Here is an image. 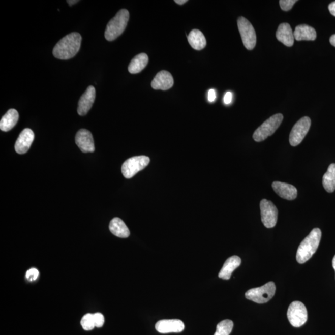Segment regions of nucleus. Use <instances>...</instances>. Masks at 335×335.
I'll list each match as a JSON object with an SVG mask.
<instances>
[{
  "label": "nucleus",
  "mask_w": 335,
  "mask_h": 335,
  "mask_svg": "<svg viewBox=\"0 0 335 335\" xmlns=\"http://www.w3.org/2000/svg\"><path fill=\"white\" fill-rule=\"evenodd\" d=\"M81 40L82 38L78 33H72L65 36L53 48V56L60 60L74 57L80 49Z\"/></svg>",
  "instance_id": "1"
},
{
  "label": "nucleus",
  "mask_w": 335,
  "mask_h": 335,
  "mask_svg": "<svg viewBox=\"0 0 335 335\" xmlns=\"http://www.w3.org/2000/svg\"><path fill=\"white\" fill-rule=\"evenodd\" d=\"M321 238H322L321 230L315 228L301 242L296 255V260L298 263H305L312 258L319 246Z\"/></svg>",
  "instance_id": "2"
},
{
  "label": "nucleus",
  "mask_w": 335,
  "mask_h": 335,
  "mask_svg": "<svg viewBox=\"0 0 335 335\" xmlns=\"http://www.w3.org/2000/svg\"><path fill=\"white\" fill-rule=\"evenodd\" d=\"M129 19V11L120 10L113 18L108 22L105 36L107 41H112L116 39L125 32Z\"/></svg>",
  "instance_id": "3"
},
{
  "label": "nucleus",
  "mask_w": 335,
  "mask_h": 335,
  "mask_svg": "<svg viewBox=\"0 0 335 335\" xmlns=\"http://www.w3.org/2000/svg\"><path fill=\"white\" fill-rule=\"evenodd\" d=\"M283 118L282 114H277L269 117L255 131L253 136V139L260 142L272 136L283 122Z\"/></svg>",
  "instance_id": "4"
},
{
  "label": "nucleus",
  "mask_w": 335,
  "mask_h": 335,
  "mask_svg": "<svg viewBox=\"0 0 335 335\" xmlns=\"http://www.w3.org/2000/svg\"><path fill=\"white\" fill-rule=\"evenodd\" d=\"M275 292V284L269 282L260 288L249 290L246 293V297L256 303H264L269 302L274 297Z\"/></svg>",
  "instance_id": "5"
},
{
  "label": "nucleus",
  "mask_w": 335,
  "mask_h": 335,
  "mask_svg": "<svg viewBox=\"0 0 335 335\" xmlns=\"http://www.w3.org/2000/svg\"><path fill=\"white\" fill-rule=\"evenodd\" d=\"M237 24L245 47L248 50H253L257 44V35L254 27L244 17L238 19Z\"/></svg>",
  "instance_id": "6"
},
{
  "label": "nucleus",
  "mask_w": 335,
  "mask_h": 335,
  "mask_svg": "<svg viewBox=\"0 0 335 335\" xmlns=\"http://www.w3.org/2000/svg\"><path fill=\"white\" fill-rule=\"evenodd\" d=\"M150 163V159L146 156H136L127 160L122 166V173L126 178L130 179L144 169Z\"/></svg>",
  "instance_id": "7"
},
{
  "label": "nucleus",
  "mask_w": 335,
  "mask_h": 335,
  "mask_svg": "<svg viewBox=\"0 0 335 335\" xmlns=\"http://www.w3.org/2000/svg\"><path fill=\"white\" fill-rule=\"evenodd\" d=\"M287 315L290 323L294 327H300L305 324L308 319L306 306L299 301H294L291 303Z\"/></svg>",
  "instance_id": "8"
},
{
  "label": "nucleus",
  "mask_w": 335,
  "mask_h": 335,
  "mask_svg": "<svg viewBox=\"0 0 335 335\" xmlns=\"http://www.w3.org/2000/svg\"><path fill=\"white\" fill-rule=\"evenodd\" d=\"M311 126V120L309 117H303L295 124L290 134L289 142L292 147H296L302 142L308 134Z\"/></svg>",
  "instance_id": "9"
},
{
  "label": "nucleus",
  "mask_w": 335,
  "mask_h": 335,
  "mask_svg": "<svg viewBox=\"0 0 335 335\" xmlns=\"http://www.w3.org/2000/svg\"><path fill=\"white\" fill-rule=\"evenodd\" d=\"M261 221L266 228H273L277 225L278 210L271 201L263 199L260 202Z\"/></svg>",
  "instance_id": "10"
},
{
  "label": "nucleus",
  "mask_w": 335,
  "mask_h": 335,
  "mask_svg": "<svg viewBox=\"0 0 335 335\" xmlns=\"http://www.w3.org/2000/svg\"><path fill=\"white\" fill-rule=\"evenodd\" d=\"M75 142L83 153L94 152L95 150L94 137L91 132L86 129H81L77 132Z\"/></svg>",
  "instance_id": "11"
},
{
  "label": "nucleus",
  "mask_w": 335,
  "mask_h": 335,
  "mask_svg": "<svg viewBox=\"0 0 335 335\" xmlns=\"http://www.w3.org/2000/svg\"><path fill=\"white\" fill-rule=\"evenodd\" d=\"M156 329L160 333H180L184 330L185 324L178 319L162 320L156 323Z\"/></svg>",
  "instance_id": "12"
},
{
  "label": "nucleus",
  "mask_w": 335,
  "mask_h": 335,
  "mask_svg": "<svg viewBox=\"0 0 335 335\" xmlns=\"http://www.w3.org/2000/svg\"><path fill=\"white\" fill-rule=\"evenodd\" d=\"M96 98V90L94 86H89L79 100L77 112L79 115H85L92 108Z\"/></svg>",
  "instance_id": "13"
},
{
  "label": "nucleus",
  "mask_w": 335,
  "mask_h": 335,
  "mask_svg": "<svg viewBox=\"0 0 335 335\" xmlns=\"http://www.w3.org/2000/svg\"><path fill=\"white\" fill-rule=\"evenodd\" d=\"M34 139H35V134L32 129H24L19 134L15 143V148L17 153L26 154L32 146Z\"/></svg>",
  "instance_id": "14"
},
{
  "label": "nucleus",
  "mask_w": 335,
  "mask_h": 335,
  "mask_svg": "<svg viewBox=\"0 0 335 335\" xmlns=\"http://www.w3.org/2000/svg\"><path fill=\"white\" fill-rule=\"evenodd\" d=\"M174 80L170 72L162 70L158 73L152 80L151 85L154 89H161L163 91L170 89L173 86Z\"/></svg>",
  "instance_id": "15"
},
{
  "label": "nucleus",
  "mask_w": 335,
  "mask_h": 335,
  "mask_svg": "<svg viewBox=\"0 0 335 335\" xmlns=\"http://www.w3.org/2000/svg\"><path fill=\"white\" fill-rule=\"evenodd\" d=\"M272 187L276 193L278 194L281 198L289 201L297 198V190L293 185L280 181H275L273 182Z\"/></svg>",
  "instance_id": "16"
},
{
  "label": "nucleus",
  "mask_w": 335,
  "mask_h": 335,
  "mask_svg": "<svg viewBox=\"0 0 335 335\" xmlns=\"http://www.w3.org/2000/svg\"><path fill=\"white\" fill-rule=\"evenodd\" d=\"M277 38L286 46L291 47L294 43V33L288 23H282L278 27Z\"/></svg>",
  "instance_id": "17"
},
{
  "label": "nucleus",
  "mask_w": 335,
  "mask_h": 335,
  "mask_svg": "<svg viewBox=\"0 0 335 335\" xmlns=\"http://www.w3.org/2000/svg\"><path fill=\"white\" fill-rule=\"evenodd\" d=\"M241 263V259L237 256H233V257L228 258L219 272V277L222 280H229L232 272L240 266Z\"/></svg>",
  "instance_id": "18"
},
{
  "label": "nucleus",
  "mask_w": 335,
  "mask_h": 335,
  "mask_svg": "<svg viewBox=\"0 0 335 335\" xmlns=\"http://www.w3.org/2000/svg\"><path fill=\"white\" fill-rule=\"evenodd\" d=\"M294 39L297 41H314L317 38L316 31L307 24L299 25L295 27Z\"/></svg>",
  "instance_id": "19"
},
{
  "label": "nucleus",
  "mask_w": 335,
  "mask_h": 335,
  "mask_svg": "<svg viewBox=\"0 0 335 335\" xmlns=\"http://www.w3.org/2000/svg\"><path fill=\"white\" fill-rule=\"evenodd\" d=\"M18 119V112L15 109H11L2 118L0 129L4 132L10 131L16 125Z\"/></svg>",
  "instance_id": "20"
},
{
  "label": "nucleus",
  "mask_w": 335,
  "mask_h": 335,
  "mask_svg": "<svg viewBox=\"0 0 335 335\" xmlns=\"http://www.w3.org/2000/svg\"><path fill=\"white\" fill-rule=\"evenodd\" d=\"M109 230L112 234L119 238H128L130 231L123 220L118 218L112 219L109 224Z\"/></svg>",
  "instance_id": "21"
},
{
  "label": "nucleus",
  "mask_w": 335,
  "mask_h": 335,
  "mask_svg": "<svg viewBox=\"0 0 335 335\" xmlns=\"http://www.w3.org/2000/svg\"><path fill=\"white\" fill-rule=\"evenodd\" d=\"M188 40L190 46L194 49L201 50L206 46L207 41L201 31L193 29L188 36Z\"/></svg>",
  "instance_id": "22"
},
{
  "label": "nucleus",
  "mask_w": 335,
  "mask_h": 335,
  "mask_svg": "<svg viewBox=\"0 0 335 335\" xmlns=\"http://www.w3.org/2000/svg\"><path fill=\"white\" fill-rule=\"evenodd\" d=\"M148 57L146 53L137 55L131 62L128 67L129 72L132 74H139L147 66Z\"/></svg>",
  "instance_id": "23"
},
{
  "label": "nucleus",
  "mask_w": 335,
  "mask_h": 335,
  "mask_svg": "<svg viewBox=\"0 0 335 335\" xmlns=\"http://www.w3.org/2000/svg\"><path fill=\"white\" fill-rule=\"evenodd\" d=\"M323 186L328 193L335 190V163H332L323 177Z\"/></svg>",
  "instance_id": "24"
},
{
  "label": "nucleus",
  "mask_w": 335,
  "mask_h": 335,
  "mask_svg": "<svg viewBox=\"0 0 335 335\" xmlns=\"http://www.w3.org/2000/svg\"><path fill=\"white\" fill-rule=\"evenodd\" d=\"M233 327L232 320H225L222 321L217 325L216 331L214 335H230Z\"/></svg>",
  "instance_id": "25"
},
{
  "label": "nucleus",
  "mask_w": 335,
  "mask_h": 335,
  "mask_svg": "<svg viewBox=\"0 0 335 335\" xmlns=\"http://www.w3.org/2000/svg\"><path fill=\"white\" fill-rule=\"evenodd\" d=\"M81 325L84 330H93L95 327L94 314H88L84 315L81 320Z\"/></svg>",
  "instance_id": "26"
},
{
  "label": "nucleus",
  "mask_w": 335,
  "mask_h": 335,
  "mask_svg": "<svg viewBox=\"0 0 335 335\" xmlns=\"http://www.w3.org/2000/svg\"><path fill=\"white\" fill-rule=\"evenodd\" d=\"M296 2V0H281L280 5L281 9L288 11L292 9V7Z\"/></svg>",
  "instance_id": "27"
},
{
  "label": "nucleus",
  "mask_w": 335,
  "mask_h": 335,
  "mask_svg": "<svg viewBox=\"0 0 335 335\" xmlns=\"http://www.w3.org/2000/svg\"><path fill=\"white\" fill-rule=\"evenodd\" d=\"M95 327L101 328L105 323V317L101 313H96L94 314Z\"/></svg>",
  "instance_id": "28"
},
{
  "label": "nucleus",
  "mask_w": 335,
  "mask_h": 335,
  "mask_svg": "<svg viewBox=\"0 0 335 335\" xmlns=\"http://www.w3.org/2000/svg\"><path fill=\"white\" fill-rule=\"evenodd\" d=\"M39 277V271L37 269L32 268L26 272V278L28 281H34L37 280Z\"/></svg>",
  "instance_id": "29"
},
{
  "label": "nucleus",
  "mask_w": 335,
  "mask_h": 335,
  "mask_svg": "<svg viewBox=\"0 0 335 335\" xmlns=\"http://www.w3.org/2000/svg\"><path fill=\"white\" fill-rule=\"evenodd\" d=\"M233 95L232 92H228L224 95V102L225 105H229L232 103Z\"/></svg>",
  "instance_id": "30"
},
{
  "label": "nucleus",
  "mask_w": 335,
  "mask_h": 335,
  "mask_svg": "<svg viewBox=\"0 0 335 335\" xmlns=\"http://www.w3.org/2000/svg\"><path fill=\"white\" fill-rule=\"evenodd\" d=\"M216 94L215 90L214 89H210L209 92H208V101H209L210 103H212L216 100Z\"/></svg>",
  "instance_id": "31"
},
{
  "label": "nucleus",
  "mask_w": 335,
  "mask_h": 335,
  "mask_svg": "<svg viewBox=\"0 0 335 335\" xmlns=\"http://www.w3.org/2000/svg\"><path fill=\"white\" fill-rule=\"evenodd\" d=\"M328 10L332 15L335 16V2L331 3L328 6Z\"/></svg>",
  "instance_id": "32"
},
{
  "label": "nucleus",
  "mask_w": 335,
  "mask_h": 335,
  "mask_svg": "<svg viewBox=\"0 0 335 335\" xmlns=\"http://www.w3.org/2000/svg\"><path fill=\"white\" fill-rule=\"evenodd\" d=\"M330 44L335 47V35H332L330 39Z\"/></svg>",
  "instance_id": "33"
},
{
  "label": "nucleus",
  "mask_w": 335,
  "mask_h": 335,
  "mask_svg": "<svg viewBox=\"0 0 335 335\" xmlns=\"http://www.w3.org/2000/svg\"><path fill=\"white\" fill-rule=\"evenodd\" d=\"M188 1L187 0H175L174 2L176 3L177 4L182 5L185 4V3H187Z\"/></svg>",
  "instance_id": "34"
},
{
  "label": "nucleus",
  "mask_w": 335,
  "mask_h": 335,
  "mask_svg": "<svg viewBox=\"0 0 335 335\" xmlns=\"http://www.w3.org/2000/svg\"><path fill=\"white\" fill-rule=\"evenodd\" d=\"M78 2H79V1H77V0H74H74H73V1L72 0H71V1H70V0H69V1H67V3H68V4L70 6H72L76 4H77Z\"/></svg>",
  "instance_id": "35"
},
{
  "label": "nucleus",
  "mask_w": 335,
  "mask_h": 335,
  "mask_svg": "<svg viewBox=\"0 0 335 335\" xmlns=\"http://www.w3.org/2000/svg\"><path fill=\"white\" fill-rule=\"evenodd\" d=\"M332 264H333V267L335 271V255L333 259V261H332Z\"/></svg>",
  "instance_id": "36"
}]
</instances>
